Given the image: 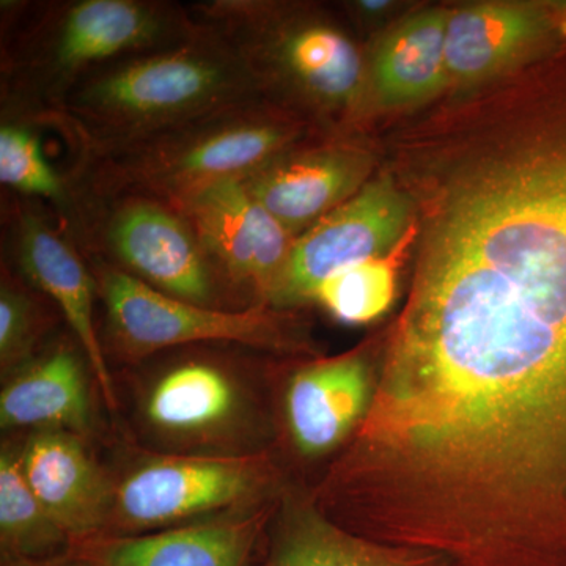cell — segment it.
Listing matches in <instances>:
<instances>
[{"instance_id": "obj_1", "label": "cell", "mask_w": 566, "mask_h": 566, "mask_svg": "<svg viewBox=\"0 0 566 566\" xmlns=\"http://www.w3.org/2000/svg\"><path fill=\"white\" fill-rule=\"evenodd\" d=\"M415 266L357 452L436 520L566 535V44L390 134Z\"/></svg>"}, {"instance_id": "obj_2", "label": "cell", "mask_w": 566, "mask_h": 566, "mask_svg": "<svg viewBox=\"0 0 566 566\" xmlns=\"http://www.w3.org/2000/svg\"><path fill=\"white\" fill-rule=\"evenodd\" d=\"M199 31L189 6L167 0L2 2V117L41 126L93 71Z\"/></svg>"}, {"instance_id": "obj_3", "label": "cell", "mask_w": 566, "mask_h": 566, "mask_svg": "<svg viewBox=\"0 0 566 566\" xmlns=\"http://www.w3.org/2000/svg\"><path fill=\"white\" fill-rule=\"evenodd\" d=\"M249 352L237 345L188 346L126 368L137 449L202 457L274 452L270 375Z\"/></svg>"}, {"instance_id": "obj_4", "label": "cell", "mask_w": 566, "mask_h": 566, "mask_svg": "<svg viewBox=\"0 0 566 566\" xmlns=\"http://www.w3.org/2000/svg\"><path fill=\"white\" fill-rule=\"evenodd\" d=\"M255 96L262 95L238 52L200 22L199 32L175 46L93 71L41 126L61 133L81 155Z\"/></svg>"}, {"instance_id": "obj_5", "label": "cell", "mask_w": 566, "mask_h": 566, "mask_svg": "<svg viewBox=\"0 0 566 566\" xmlns=\"http://www.w3.org/2000/svg\"><path fill=\"white\" fill-rule=\"evenodd\" d=\"M305 122L262 96L74 155L69 170L76 199L148 196L174 202L226 178H245L303 140Z\"/></svg>"}, {"instance_id": "obj_6", "label": "cell", "mask_w": 566, "mask_h": 566, "mask_svg": "<svg viewBox=\"0 0 566 566\" xmlns=\"http://www.w3.org/2000/svg\"><path fill=\"white\" fill-rule=\"evenodd\" d=\"M189 7L238 52L268 102L283 109L289 102L301 103L315 112L349 111L359 102L363 55L333 22L268 0H205Z\"/></svg>"}, {"instance_id": "obj_7", "label": "cell", "mask_w": 566, "mask_h": 566, "mask_svg": "<svg viewBox=\"0 0 566 566\" xmlns=\"http://www.w3.org/2000/svg\"><path fill=\"white\" fill-rule=\"evenodd\" d=\"M111 480L99 532L107 535L150 534L199 523L271 501L289 486L274 452L202 457L137 449V455L111 469Z\"/></svg>"}, {"instance_id": "obj_8", "label": "cell", "mask_w": 566, "mask_h": 566, "mask_svg": "<svg viewBox=\"0 0 566 566\" xmlns=\"http://www.w3.org/2000/svg\"><path fill=\"white\" fill-rule=\"evenodd\" d=\"M87 262L103 305L99 334L109 364L132 368L158 354L200 345H237L259 353L301 348L292 319L281 308L205 307L158 292L103 260Z\"/></svg>"}, {"instance_id": "obj_9", "label": "cell", "mask_w": 566, "mask_h": 566, "mask_svg": "<svg viewBox=\"0 0 566 566\" xmlns=\"http://www.w3.org/2000/svg\"><path fill=\"white\" fill-rule=\"evenodd\" d=\"M69 233L87 259H99L145 285L211 308L234 307L180 210L148 196L76 199Z\"/></svg>"}, {"instance_id": "obj_10", "label": "cell", "mask_w": 566, "mask_h": 566, "mask_svg": "<svg viewBox=\"0 0 566 566\" xmlns=\"http://www.w3.org/2000/svg\"><path fill=\"white\" fill-rule=\"evenodd\" d=\"M3 226L10 266L59 308L92 365L104 406L111 415H118L117 381L96 324L98 289L80 245L40 200L10 197L9 205H3Z\"/></svg>"}, {"instance_id": "obj_11", "label": "cell", "mask_w": 566, "mask_h": 566, "mask_svg": "<svg viewBox=\"0 0 566 566\" xmlns=\"http://www.w3.org/2000/svg\"><path fill=\"white\" fill-rule=\"evenodd\" d=\"M169 203L191 222L234 307H270L294 238L243 178L210 182Z\"/></svg>"}, {"instance_id": "obj_12", "label": "cell", "mask_w": 566, "mask_h": 566, "mask_svg": "<svg viewBox=\"0 0 566 566\" xmlns=\"http://www.w3.org/2000/svg\"><path fill=\"white\" fill-rule=\"evenodd\" d=\"M409 222L411 208L403 191L389 174H379L294 238L270 307L286 311L314 301L318 286L334 274L379 259L400 240Z\"/></svg>"}, {"instance_id": "obj_13", "label": "cell", "mask_w": 566, "mask_h": 566, "mask_svg": "<svg viewBox=\"0 0 566 566\" xmlns=\"http://www.w3.org/2000/svg\"><path fill=\"white\" fill-rule=\"evenodd\" d=\"M281 495L150 534L82 536L71 539L61 560L69 566H252Z\"/></svg>"}, {"instance_id": "obj_14", "label": "cell", "mask_w": 566, "mask_h": 566, "mask_svg": "<svg viewBox=\"0 0 566 566\" xmlns=\"http://www.w3.org/2000/svg\"><path fill=\"white\" fill-rule=\"evenodd\" d=\"M93 386L98 389L92 365L69 331L3 378L0 427L10 434L66 431L93 444L98 434Z\"/></svg>"}, {"instance_id": "obj_15", "label": "cell", "mask_w": 566, "mask_h": 566, "mask_svg": "<svg viewBox=\"0 0 566 566\" xmlns=\"http://www.w3.org/2000/svg\"><path fill=\"white\" fill-rule=\"evenodd\" d=\"M371 158L349 142L292 145L243 178L245 189L293 238L352 199L367 180Z\"/></svg>"}, {"instance_id": "obj_16", "label": "cell", "mask_w": 566, "mask_h": 566, "mask_svg": "<svg viewBox=\"0 0 566 566\" xmlns=\"http://www.w3.org/2000/svg\"><path fill=\"white\" fill-rule=\"evenodd\" d=\"M375 376L359 354L297 368L282 389L281 420L294 453L322 460L346 444L363 422Z\"/></svg>"}, {"instance_id": "obj_17", "label": "cell", "mask_w": 566, "mask_h": 566, "mask_svg": "<svg viewBox=\"0 0 566 566\" xmlns=\"http://www.w3.org/2000/svg\"><path fill=\"white\" fill-rule=\"evenodd\" d=\"M21 464L33 493L71 539L99 534L111 497V469L92 442L66 431H35L21 441Z\"/></svg>"}, {"instance_id": "obj_18", "label": "cell", "mask_w": 566, "mask_h": 566, "mask_svg": "<svg viewBox=\"0 0 566 566\" xmlns=\"http://www.w3.org/2000/svg\"><path fill=\"white\" fill-rule=\"evenodd\" d=\"M557 22L545 7L482 3L449 11L446 62L449 77L479 82L558 43Z\"/></svg>"}, {"instance_id": "obj_19", "label": "cell", "mask_w": 566, "mask_h": 566, "mask_svg": "<svg viewBox=\"0 0 566 566\" xmlns=\"http://www.w3.org/2000/svg\"><path fill=\"white\" fill-rule=\"evenodd\" d=\"M263 566H447L441 557L371 542L319 512L308 493L286 486L271 523Z\"/></svg>"}, {"instance_id": "obj_20", "label": "cell", "mask_w": 566, "mask_h": 566, "mask_svg": "<svg viewBox=\"0 0 566 566\" xmlns=\"http://www.w3.org/2000/svg\"><path fill=\"white\" fill-rule=\"evenodd\" d=\"M447 17L446 10L419 11L398 24L379 44L371 80L382 103H416L444 87L449 80Z\"/></svg>"}, {"instance_id": "obj_21", "label": "cell", "mask_w": 566, "mask_h": 566, "mask_svg": "<svg viewBox=\"0 0 566 566\" xmlns=\"http://www.w3.org/2000/svg\"><path fill=\"white\" fill-rule=\"evenodd\" d=\"M70 545L33 493L21 464L20 438H3L0 449V547L2 557L55 560Z\"/></svg>"}, {"instance_id": "obj_22", "label": "cell", "mask_w": 566, "mask_h": 566, "mask_svg": "<svg viewBox=\"0 0 566 566\" xmlns=\"http://www.w3.org/2000/svg\"><path fill=\"white\" fill-rule=\"evenodd\" d=\"M40 125L2 117L0 122V182L14 196L46 203L69 229L74 216L69 174L51 166L41 144Z\"/></svg>"}, {"instance_id": "obj_23", "label": "cell", "mask_w": 566, "mask_h": 566, "mask_svg": "<svg viewBox=\"0 0 566 566\" xmlns=\"http://www.w3.org/2000/svg\"><path fill=\"white\" fill-rule=\"evenodd\" d=\"M63 322L61 312L43 293L29 285L9 263L0 277V371L13 374L39 354ZM65 323V322H63Z\"/></svg>"}, {"instance_id": "obj_24", "label": "cell", "mask_w": 566, "mask_h": 566, "mask_svg": "<svg viewBox=\"0 0 566 566\" xmlns=\"http://www.w3.org/2000/svg\"><path fill=\"white\" fill-rule=\"evenodd\" d=\"M397 292V274L389 260L374 259L354 264L324 281L315 300L345 324L374 322L389 311Z\"/></svg>"}, {"instance_id": "obj_25", "label": "cell", "mask_w": 566, "mask_h": 566, "mask_svg": "<svg viewBox=\"0 0 566 566\" xmlns=\"http://www.w3.org/2000/svg\"><path fill=\"white\" fill-rule=\"evenodd\" d=\"M2 566H69L61 558L55 560H21V558L2 557Z\"/></svg>"}, {"instance_id": "obj_26", "label": "cell", "mask_w": 566, "mask_h": 566, "mask_svg": "<svg viewBox=\"0 0 566 566\" xmlns=\"http://www.w3.org/2000/svg\"><path fill=\"white\" fill-rule=\"evenodd\" d=\"M553 9L556 10L558 17L564 18V24H566V2L554 3Z\"/></svg>"}]
</instances>
